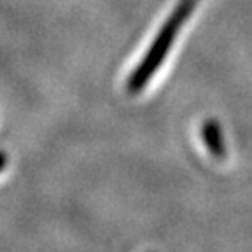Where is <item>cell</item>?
Returning <instances> with one entry per match:
<instances>
[{
    "label": "cell",
    "instance_id": "6da1fadb",
    "mask_svg": "<svg viewBox=\"0 0 252 252\" xmlns=\"http://www.w3.org/2000/svg\"><path fill=\"white\" fill-rule=\"evenodd\" d=\"M4 163H5V158H4V154L0 153V168H2V166H4Z\"/></svg>",
    "mask_w": 252,
    "mask_h": 252
}]
</instances>
